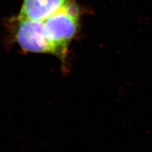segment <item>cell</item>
<instances>
[{"label": "cell", "mask_w": 152, "mask_h": 152, "mask_svg": "<svg viewBox=\"0 0 152 152\" xmlns=\"http://www.w3.org/2000/svg\"><path fill=\"white\" fill-rule=\"evenodd\" d=\"M80 9L74 0L60 10L46 18L43 27L46 36L56 55L65 63L68 48L78 31Z\"/></svg>", "instance_id": "obj_1"}, {"label": "cell", "mask_w": 152, "mask_h": 152, "mask_svg": "<svg viewBox=\"0 0 152 152\" xmlns=\"http://www.w3.org/2000/svg\"><path fill=\"white\" fill-rule=\"evenodd\" d=\"M70 0H23L18 16L43 21L65 7Z\"/></svg>", "instance_id": "obj_3"}, {"label": "cell", "mask_w": 152, "mask_h": 152, "mask_svg": "<svg viewBox=\"0 0 152 152\" xmlns=\"http://www.w3.org/2000/svg\"><path fill=\"white\" fill-rule=\"evenodd\" d=\"M14 36L22 50L32 53H51L53 50L45 34L42 21L17 16Z\"/></svg>", "instance_id": "obj_2"}]
</instances>
